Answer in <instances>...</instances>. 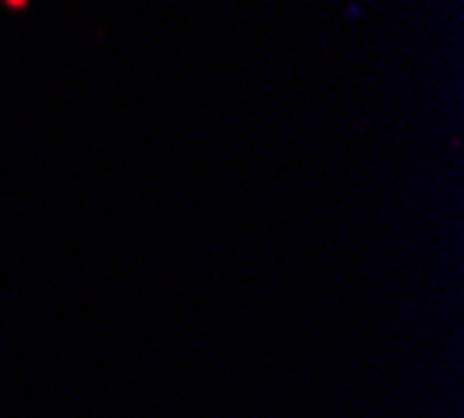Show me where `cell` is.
Listing matches in <instances>:
<instances>
[{
  "instance_id": "6da1fadb",
  "label": "cell",
  "mask_w": 464,
  "mask_h": 418,
  "mask_svg": "<svg viewBox=\"0 0 464 418\" xmlns=\"http://www.w3.org/2000/svg\"><path fill=\"white\" fill-rule=\"evenodd\" d=\"M5 9H17V13H22V9H30V0H5Z\"/></svg>"
}]
</instances>
